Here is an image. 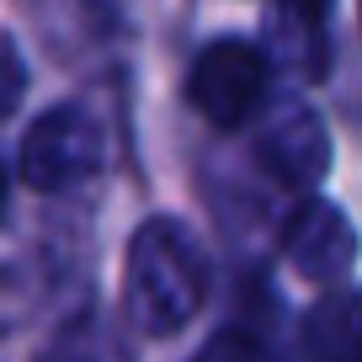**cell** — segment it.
<instances>
[{
	"label": "cell",
	"mask_w": 362,
	"mask_h": 362,
	"mask_svg": "<svg viewBox=\"0 0 362 362\" xmlns=\"http://www.w3.org/2000/svg\"><path fill=\"white\" fill-rule=\"evenodd\" d=\"M208 298V256L181 218H149L128 240L123 309L144 336H170L203 309Z\"/></svg>",
	"instance_id": "cell-1"
},
{
	"label": "cell",
	"mask_w": 362,
	"mask_h": 362,
	"mask_svg": "<svg viewBox=\"0 0 362 362\" xmlns=\"http://www.w3.org/2000/svg\"><path fill=\"white\" fill-rule=\"evenodd\" d=\"M272 86L267 54L250 48L245 37H214L187 69V102L214 128H240L261 112Z\"/></svg>",
	"instance_id": "cell-2"
},
{
	"label": "cell",
	"mask_w": 362,
	"mask_h": 362,
	"mask_svg": "<svg viewBox=\"0 0 362 362\" xmlns=\"http://www.w3.org/2000/svg\"><path fill=\"white\" fill-rule=\"evenodd\" d=\"M107 165V134L86 107H54L22 139V181L33 192H69Z\"/></svg>",
	"instance_id": "cell-3"
},
{
	"label": "cell",
	"mask_w": 362,
	"mask_h": 362,
	"mask_svg": "<svg viewBox=\"0 0 362 362\" xmlns=\"http://www.w3.org/2000/svg\"><path fill=\"white\" fill-rule=\"evenodd\" d=\"M283 256L309 283H341L357 267V229L325 197H304L283 224Z\"/></svg>",
	"instance_id": "cell-4"
},
{
	"label": "cell",
	"mask_w": 362,
	"mask_h": 362,
	"mask_svg": "<svg viewBox=\"0 0 362 362\" xmlns=\"http://www.w3.org/2000/svg\"><path fill=\"white\" fill-rule=\"evenodd\" d=\"M256 160L267 165V176L277 187H293V192H315L320 176L330 170V139L320 128V117L309 107H283L272 112L267 128L256 139Z\"/></svg>",
	"instance_id": "cell-5"
},
{
	"label": "cell",
	"mask_w": 362,
	"mask_h": 362,
	"mask_svg": "<svg viewBox=\"0 0 362 362\" xmlns=\"http://www.w3.org/2000/svg\"><path fill=\"white\" fill-rule=\"evenodd\" d=\"M304 341H309V357L315 362H351L362 346V293H330L315 304L304 325Z\"/></svg>",
	"instance_id": "cell-6"
},
{
	"label": "cell",
	"mask_w": 362,
	"mask_h": 362,
	"mask_svg": "<svg viewBox=\"0 0 362 362\" xmlns=\"http://www.w3.org/2000/svg\"><path fill=\"white\" fill-rule=\"evenodd\" d=\"M37 362H134V351H128V341L117 336L107 320L80 315V320H69V325L48 341Z\"/></svg>",
	"instance_id": "cell-7"
},
{
	"label": "cell",
	"mask_w": 362,
	"mask_h": 362,
	"mask_svg": "<svg viewBox=\"0 0 362 362\" xmlns=\"http://www.w3.org/2000/svg\"><path fill=\"white\" fill-rule=\"evenodd\" d=\"M192 362H277V357H272L256 336H245V330H218Z\"/></svg>",
	"instance_id": "cell-8"
},
{
	"label": "cell",
	"mask_w": 362,
	"mask_h": 362,
	"mask_svg": "<svg viewBox=\"0 0 362 362\" xmlns=\"http://www.w3.org/2000/svg\"><path fill=\"white\" fill-rule=\"evenodd\" d=\"M22 90H27V64H22V54H16V43L0 33V117L16 112Z\"/></svg>",
	"instance_id": "cell-9"
},
{
	"label": "cell",
	"mask_w": 362,
	"mask_h": 362,
	"mask_svg": "<svg viewBox=\"0 0 362 362\" xmlns=\"http://www.w3.org/2000/svg\"><path fill=\"white\" fill-rule=\"evenodd\" d=\"M288 6H293L298 16H315V11H320V0H288Z\"/></svg>",
	"instance_id": "cell-10"
},
{
	"label": "cell",
	"mask_w": 362,
	"mask_h": 362,
	"mask_svg": "<svg viewBox=\"0 0 362 362\" xmlns=\"http://www.w3.org/2000/svg\"><path fill=\"white\" fill-rule=\"evenodd\" d=\"M0 208H6V170H0Z\"/></svg>",
	"instance_id": "cell-11"
},
{
	"label": "cell",
	"mask_w": 362,
	"mask_h": 362,
	"mask_svg": "<svg viewBox=\"0 0 362 362\" xmlns=\"http://www.w3.org/2000/svg\"><path fill=\"white\" fill-rule=\"evenodd\" d=\"M351 362H362V346H357V357H351Z\"/></svg>",
	"instance_id": "cell-12"
},
{
	"label": "cell",
	"mask_w": 362,
	"mask_h": 362,
	"mask_svg": "<svg viewBox=\"0 0 362 362\" xmlns=\"http://www.w3.org/2000/svg\"><path fill=\"white\" fill-rule=\"evenodd\" d=\"M357 11H362V0H357Z\"/></svg>",
	"instance_id": "cell-13"
}]
</instances>
